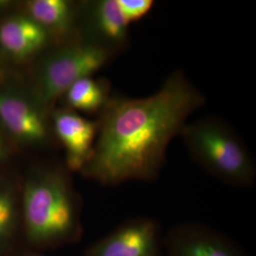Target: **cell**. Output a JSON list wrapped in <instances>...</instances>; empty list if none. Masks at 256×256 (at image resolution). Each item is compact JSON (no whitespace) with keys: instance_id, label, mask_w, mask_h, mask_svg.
<instances>
[{"instance_id":"12","label":"cell","mask_w":256,"mask_h":256,"mask_svg":"<svg viewBox=\"0 0 256 256\" xmlns=\"http://www.w3.org/2000/svg\"><path fill=\"white\" fill-rule=\"evenodd\" d=\"M66 94V101L70 106L86 112L100 110L108 101V88L90 77H84L74 82Z\"/></svg>"},{"instance_id":"10","label":"cell","mask_w":256,"mask_h":256,"mask_svg":"<svg viewBox=\"0 0 256 256\" xmlns=\"http://www.w3.org/2000/svg\"><path fill=\"white\" fill-rule=\"evenodd\" d=\"M94 27L102 39L111 46H120L128 38V23L117 0H102L94 5Z\"/></svg>"},{"instance_id":"14","label":"cell","mask_w":256,"mask_h":256,"mask_svg":"<svg viewBox=\"0 0 256 256\" xmlns=\"http://www.w3.org/2000/svg\"><path fill=\"white\" fill-rule=\"evenodd\" d=\"M117 3L128 23L144 18L153 6L152 0H117Z\"/></svg>"},{"instance_id":"16","label":"cell","mask_w":256,"mask_h":256,"mask_svg":"<svg viewBox=\"0 0 256 256\" xmlns=\"http://www.w3.org/2000/svg\"><path fill=\"white\" fill-rule=\"evenodd\" d=\"M0 68H1V60H0Z\"/></svg>"},{"instance_id":"8","label":"cell","mask_w":256,"mask_h":256,"mask_svg":"<svg viewBox=\"0 0 256 256\" xmlns=\"http://www.w3.org/2000/svg\"><path fill=\"white\" fill-rule=\"evenodd\" d=\"M0 120L22 142H40L46 138V124L41 112L16 95L0 93Z\"/></svg>"},{"instance_id":"7","label":"cell","mask_w":256,"mask_h":256,"mask_svg":"<svg viewBox=\"0 0 256 256\" xmlns=\"http://www.w3.org/2000/svg\"><path fill=\"white\" fill-rule=\"evenodd\" d=\"M54 128L66 148L68 166L74 171L82 170L92 156L96 124L74 112L60 111L54 115Z\"/></svg>"},{"instance_id":"5","label":"cell","mask_w":256,"mask_h":256,"mask_svg":"<svg viewBox=\"0 0 256 256\" xmlns=\"http://www.w3.org/2000/svg\"><path fill=\"white\" fill-rule=\"evenodd\" d=\"M164 241L155 220L134 218L90 248L86 256H162Z\"/></svg>"},{"instance_id":"15","label":"cell","mask_w":256,"mask_h":256,"mask_svg":"<svg viewBox=\"0 0 256 256\" xmlns=\"http://www.w3.org/2000/svg\"><path fill=\"white\" fill-rule=\"evenodd\" d=\"M3 155H4V147H3L2 142H1V140H0V158H2Z\"/></svg>"},{"instance_id":"6","label":"cell","mask_w":256,"mask_h":256,"mask_svg":"<svg viewBox=\"0 0 256 256\" xmlns=\"http://www.w3.org/2000/svg\"><path fill=\"white\" fill-rule=\"evenodd\" d=\"M165 256H246L230 239L200 224H182L164 240Z\"/></svg>"},{"instance_id":"2","label":"cell","mask_w":256,"mask_h":256,"mask_svg":"<svg viewBox=\"0 0 256 256\" xmlns=\"http://www.w3.org/2000/svg\"><path fill=\"white\" fill-rule=\"evenodd\" d=\"M24 218L28 238L38 245L62 243L79 234L72 194L56 172L39 174L26 185Z\"/></svg>"},{"instance_id":"3","label":"cell","mask_w":256,"mask_h":256,"mask_svg":"<svg viewBox=\"0 0 256 256\" xmlns=\"http://www.w3.org/2000/svg\"><path fill=\"white\" fill-rule=\"evenodd\" d=\"M182 133L202 164L223 180L246 185L254 178V167L246 149L229 130L214 122L184 126Z\"/></svg>"},{"instance_id":"17","label":"cell","mask_w":256,"mask_h":256,"mask_svg":"<svg viewBox=\"0 0 256 256\" xmlns=\"http://www.w3.org/2000/svg\"></svg>"},{"instance_id":"13","label":"cell","mask_w":256,"mask_h":256,"mask_svg":"<svg viewBox=\"0 0 256 256\" xmlns=\"http://www.w3.org/2000/svg\"><path fill=\"white\" fill-rule=\"evenodd\" d=\"M14 220V200L8 189H0V243L8 236Z\"/></svg>"},{"instance_id":"4","label":"cell","mask_w":256,"mask_h":256,"mask_svg":"<svg viewBox=\"0 0 256 256\" xmlns=\"http://www.w3.org/2000/svg\"><path fill=\"white\" fill-rule=\"evenodd\" d=\"M108 58V48L92 44L68 46L48 56L39 70V99L44 104L54 101L74 82L101 68Z\"/></svg>"},{"instance_id":"1","label":"cell","mask_w":256,"mask_h":256,"mask_svg":"<svg viewBox=\"0 0 256 256\" xmlns=\"http://www.w3.org/2000/svg\"><path fill=\"white\" fill-rule=\"evenodd\" d=\"M203 101L180 74L172 75L147 98L108 100L102 108L99 138L82 173L104 185L154 180L170 140Z\"/></svg>"},{"instance_id":"11","label":"cell","mask_w":256,"mask_h":256,"mask_svg":"<svg viewBox=\"0 0 256 256\" xmlns=\"http://www.w3.org/2000/svg\"><path fill=\"white\" fill-rule=\"evenodd\" d=\"M30 18L46 30L64 32L72 22V5L64 0H34L28 3Z\"/></svg>"},{"instance_id":"9","label":"cell","mask_w":256,"mask_h":256,"mask_svg":"<svg viewBox=\"0 0 256 256\" xmlns=\"http://www.w3.org/2000/svg\"><path fill=\"white\" fill-rule=\"evenodd\" d=\"M48 32L30 16H14L0 26V45L10 55L24 58L45 46Z\"/></svg>"}]
</instances>
